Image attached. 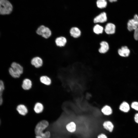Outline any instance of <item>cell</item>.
I'll return each mask as SVG.
<instances>
[{
    "label": "cell",
    "instance_id": "obj_6",
    "mask_svg": "<svg viewBox=\"0 0 138 138\" xmlns=\"http://www.w3.org/2000/svg\"><path fill=\"white\" fill-rule=\"evenodd\" d=\"M108 18L106 13L102 12L96 16L93 19V22L95 24H103L107 22Z\"/></svg>",
    "mask_w": 138,
    "mask_h": 138
},
{
    "label": "cell",
    "instance_id": "obj_11",
    "mask_svg": "<svg viewBox=\"0 0 138 138\" xmlns=\"http://www.w3.org/2000/svg\"><path fill=\"white\" fill-rule=\"evenodd\" d=\"M31 63L36 68H39L42 65L43 61L41 57L37 56L33 57L31 59Z\"/></svg>",
    "mask_w": 138,
    "mask_h": 138
},
{
    "label": "cell",
    "instance_id": "obj_15",
    "mask_svg": "<svg viewBox=\"0 0 138 138\" xmlns=\"http://www.w3.org/2000/svg\"><path fill=\"white\" fill-rule=\"evenodd\" d=\"M93 31L96 34L99 35L102 34L104 31V28L103 26L99 24H96L94 26Z\"/></svg>",
    "mask_w": 138,
    "mask_h": 138
},
{
    "label": "cell",
    "instance_id": "obj_13",
    "mask_svg": "<svg viewBox=\"0 0 138 138\" xmlns=\"http://www.w3.org/2000/svg\"><path fill=\"white\" fill-rule=\"evenodd\" d=\"M16 110L19 114L23 116H25L28 112L27 107L23 104L18 105L17 107Z\"/></svg>",
    "mask_w": 138,
    "mask_h": 138
},
{
    "label": "cell",
    "instance_id": "obj_23",
    "mask_svg": "<svg viewBox=\"0 0 138 138\" xmlns=\"http://www.w3.org/2000/svg\"><path fill=\"white\" fill-rule=\"evenodd\" d=\"M41 136L42 138H50L51 133L49 131H46L43 133Z\"/></svg>",
    "mask_w": 138,
    "mask_h": 138
},
{
    "label": "cell",
    "instance_id": "obj_3",
    "mask_svg": "<svg viewBox=\"0 0 138 138\" xmlns=\"http://www.w3.org/2000/svg\"><path fill=\"white\" fill-rule=\"evenodd\" d=\"M49 125V122L46 120H43L39 122L36 125L34 129L36 135L41 136Z\"/></svg>",
    "mask_w": 138,
    "mask_h": 138
},
{
    "label": "cell",
    "instance_id": "obj_24",
    "mask_svg": "<svg viewBox=\"0 0 138 138\" xmlns=\"http://www.w3.org/2000/svg\"><path fill=\"white\" fill-rule=\"evenodd\" d=\"M132 108L138 111V102L135 101L133 102L131 105Z\"/></svg>",
    "mask_w": 138,
    "mask_h": 138
},
{
    "label": "cell",
    "instance_id": "obj_4",
    "mask_svg": "<svg viewBox=\"0 0 138 138\" xmlns=\"http://www.w3.org/2000/svg\"><path fill=\"white\" fill-rule=\"evenodd\" d=\"M36 32L37 34L41 36L45 39L50 37L52 34L50 29L43 25L39 26L37 29Z\"/></svg>",
    "mask_w": 138,
    "mask_h": 138
},
{
    "label": "cell",
    "instance_id": "obj_5",
    "mask_svg": "<svg viewBox=\"0 0 138 138\" xmlns=\"http://www.w3.org/2000/svg\"><path fill=\"white\" fill-rule=\"evenodd\" d=\"M127 29L129 31L135 30L138 28V15H135L133 19H130L127 24Z\"/></svg>",
    "mask_w": 138,
    "mask_h": 138
},
{
    "label": "cell",
    "instance_id": "obj_33",
    "mask_svg": "<svg viewBox=\"0 0 138 138\" xmlns=\"http://www.w3.org/2000/svg\"></svg>",
    "mask_w": 138,
    "mask_h": 138
},
{
    "label": "cell",
    "instance_id": "obj_20",
    "mask_svg": "<svg viewBox=\"0 0 138 138\" xmlns=\"http://www.w3.org/2000/svg\"><path fill=\"white\" fill-rule=\"evenodd\" d=\"M120 109L123 112H126L129 111L130 107L129 104L125 102H123L120 105Z\"/></svg>",
    "mask_w": 138,
    "mask_h": 138
},
{
    "label": "cell",
    "instance_id": "obj_31",
    "mask_svg": "<svg viewBox=\"0 0 138 138\" xmlns=\"http://www.w3.org/2000/svg\"><path fill=\"white\" fill-rule=\"evenodd\" d=\"M35 137L36 138H42L41 136L38 135H36Z\"/></svg>",
    "mask_w": 138,
    "mask_h": 138
},
{
    "label": "cell",
    "instance_id": "obj_27",
    "mask_svg": "<svg viewBox=\"0 0 138 138\" xmlns=\"http://www.w3.org/2000/svg\"><path fill=\"white\" fill-rule=\"evenodd\" d=\"M97 138H107V137L105 134H101L98 136Z\"/></svg>",
    "mask_w": 138,
    "mask_h": 138
},
{
    "label": "cell",
    "instance_id": "obj_22",
    "mask_svg": "<svg viewBox=\"0 0 138 138\" xmlns=\"http://www.w3.org/2000/svg\"><path fill=\"white\" fill-rule=\"evenodd\" d=\"M96 4L98 8L102 9L106 7L107 5V3L106 0H98Z\"/></svg>",
    "mask_w": 138,
    "mask_h": 138
},
{
    "label": "cell",
    "instance_id": "obj_1",
    "mask_svg": "<svg viewBox=\"0 0 138 138\" xmlns=\"http://www.w3.org/2000/svg\"><path fill=\"white\" fill-rule=\"evenodd\" d=\"M10 74L15 78L19 77L23 72V67L19 64L13 62L11 64V67L9 70Z\"/></svg>",
    "mask_w": 138,
    "mask_h": 138
},
{
    "label": "cell",
    "instance_id": "obj_9",
    "mask_svg": "<svg viewBox=\"0 0 138 138\" xmlns=\"http://www.w3.org/2000/svg\"><path fill=\"white\" fill-rule=\"evenodd\" d=\"M100 47L98 49V52L101 54H105L107 53L110 48L108 43L106 41H102L100 43Z\"/></svg>",
    "mask_w": 138,
    "mask_h": 138
},
{
    "label": "cell",
    "instance_id": "obj_8",
    "mask_svg": "<svg viewBox=\"0 0 138 138\" xmlns=\"http://www.w3.org/2000/svg\"><path fill=\"white\" fill-rule=\"evenodd\" d=\"M55 43L56 45L60 48L64 47L67 42V40L65 37L60 36L57 37L55 40Z\"/></svg>",
    "mask_w": 138,
    "mask_h": 138
},
{
    "label": "cell",
    "instance_id": "obj_7",
    "mask_svg": "<svg viewBox=\"0 0 138 138\" xmlns=\"http://www.w3.org/2000/svg\"><path fill=\"white\" fill-rule=\"evenodd\" d=\"M116 31V26L114 24L112 23H107L104 28V31L108 35L114 34Z\"/></svg>",
    "mask_w": 138,
    "mask_h": 138
},
{
    "label": "cell",
    "instance_id": "obj_10",
    "mask_svg": "<svg viewBox=\"0 0 138 138\" xmlns=\"http://www.w3.org/2000/svg\"><path fill=\"white\" fill-rule=\"evenodd\" d=\"M69 33L71 36L74 38H79L81 35L82 32L80 29L77 27H73L70 29Z\"/></svg>",
    "mask_w": 138,
    "mask_h": 138
},
{
    "label": "cell",
    "instance_id": "obj_2",
    "mask_svg": "<svg viewBox=\"0 0 138 138\" xmlns=\"http://www.w3.org/2000/svg\"><path fill=\"white\" fill-rule=\"evenodd\" d=\"M13 10V6L7 0H0V14L7 15L10 14Z\"/></svg>",
    "mask_w": 138,
    "mask_h": 138
},
{
    "label": "cell",
    "instance_id": "obj_16",
    "mask_svg": "<svg viewBox=\"0 0 138 138\" xmlns=\"http://www.w3.org/2000/svg\"><path fill=\"white\" fill-rule=\"evenodd\" d=\"M44 108V107L43 104L40 102H38L35 104L33 109L36 113L39 114L43 112Z\"/></svg>",
    "mask_w": 138,
    "mask_h": 138
},
{
    "label": "cell",
    "instance_id": "obj_26",
    "mask_svg": "<svg viewBox=\"0 0 138 138\" xmlns=\"http://www.w3.org/2000/svg\"><path fill=\"white\" fill-rule=\"evenodd\" d=\"M134 37L135 40H138V28L134 30Z\"/></svg>",
    "mask_w": 138,
    "mask_h": 138
},
{
    "label": "cell",
    "instance_id": "obj_18",
    "mask_svg": "<svg viewBox=\"0 0 138 138\" xmlns=\"http://www.w3.org/2000/svg\"><path fill=\"white\" fill-rule=\"evenodd\" d=\"M103 125L104 128L106 130L110 132L112 131L114 128V125L111 121H106L103 123Z\"/></svg>",
    "mask_w": 138,
    "mask_h": 138
},
{
    "label": "cell",
    "instance_id": "obj_30",
    "mask_svg": "<svg viewBox=\"0 0 138 138\" xmlns=\"http://www.w3.org/2000/svg\"><path fill=\"white\" fill-rule=\"evenodd\" d=\"M110 2H115L117 1V0H108Z\"/></svg>",
    "mask_w": 138,
    "mask_h": 138
},
{
    "label": "cell",
    "instance_id": "obj_25",
    "mask_svg": "<svg viewBox=\"0 0 138 138\" xmlns=\"http://www.w3.org/2000/svg\"><path fill=\"white\" fill-rule=\"evenodd\" d=\"M4 89V86L3 82L2 80H0V94L2 95Z\"/></svg>",
    "mask_w": 138,
    "mask_h": 138
},
{
    "label": "cell",
    "instance_id": "obj_28",
    "mask_svg": "<svg viewBox=\"0 0 138 138\" xmlns=\"http://www.w3.org/2000/svg\"><path fill=\"white\" fill-rule=\"evenodd\" d=\"M134 119L135 122L138 124V113L136 114L135 115Z\"/></svg>",
    "mask_w": 138,
    "mask_h": 138
},
{
    "label": "cell",
    "instance_id": "obj_29",
    "mask_svg": "<svg viewBox=\"0 0 138 138\" xmlns=\"http://www.w3.org/2000/svg\"><path fill=\"white\" fill-rule=\"evenodd\" d=\"M3 102V99L2 96V95L0 94V105Z\"/></svg>",
    "mask_w": 138,
    "mask_h": 138
},
{
    "label": "cell",
    "instance_id": "obj_12",
    "mask_svg": "<svg viewBox=\"0 0 138 138\" xmlns=\"http://www.w3.org/2000/svg\"><path fill=\"white\" fill-rule=\"evenodd\" d=\"M118 52L120 56L123 57L128 56L130 53V50L126 46L122 47L121 48L118 49Z\"/></svg>",
    "mask_w": 138,
    "mask_h": 138
},
{
    "label": "cell",
    "instance_id": "obj_17",
    "mask_svg": "<svg viewBox=\"0 0 138 138\" xmlns=\"http://www.w3.org/2000/svg\"><path fill=\"white\" fill-rule=\"evenodd\" d=\"M66 128L68 132L71 133H73L76 131V126L74 122H71L66 125Z\"/></svg>",
    "mask_w": 138,
    "mask_h": 138
},
{
    "label": "cell",
    "instance_id": "obj_21",
    "mask_svg": "<svg viewBox=\"0 0 138 138\" xmlns=\"http://www.w3.org/2000/svg\"><path fill=\"white\" fill-rule=\"evenodd\" d=\"M101 111L105 115H110L112 112V109L108 106H106L103 107L101 109Z\"/></svg>",
    "mask_w": 138,
    "mask_h": 138
},
{
    "label": "cell",
    "instance_id": "obj_14",
    "mask_svg": "<svg viewBox=\"0 0 138 138\" xmlns=\"http://www.w3.org/2000/svg\"><path fill=\"white\" fill-rule=\"evenodd\" d=\"M32 85L31 80L28 78H25L23 81L22 87L24 89L28 90L31 88Z\"/></svg>",
    "mask_w": 138,
    "mask_h": 138
},
{
    "label": "cell",
    "instance_id": "obj_32",
    "mask_svg": "<svg viewBox=\"0 0 138 138\" xmlns=\"http://www.w3.org/2000/svg\"></svg>",
    "mask_w": 138,
    "mask_h": 138
},
{
    "label": "cell",
    "instance_id": "obj_19",
    "mask_svg": "<svg viewBox=\"0 0 138 138\" xmlns=\"http://www.w3.org/2000/svg\"><path fill=\"white\" fill-rule=\"evenodd\" d=\"M40 82L42 84L47 85H50L51 80L50 77L47 76H42L40 78Z\"/></svg>",
    "mask_w": 138,
    "mask_h": 138
}]
</instances>
